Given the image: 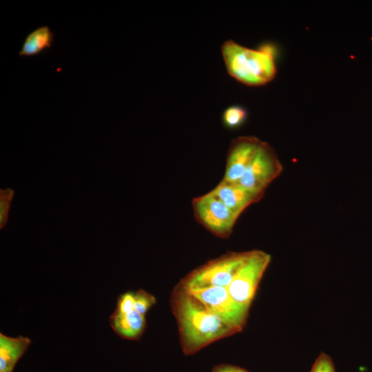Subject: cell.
<instances>
[{
	"instance_id": "obj_1",
	"label": "cell",
	"mask_w": 372,
	"mask_h": 372,
	"mask_svg": "<svg viewBox=\"0 0 372 372\" xmlns=\"http://www.w3.org/2000/svg\"><path fill=\"white\" fill-rule=\"evenodd\" d=\"M170 305L185 355H193L215 341L238 333L206 308L180 282L172 292Z\"/></svg>"
},
{
	"instance_id": "obj_2",
	"label": "cell",
	"mask_w": 372,
	"mask_h": 372,
	"mask_svg": "<svg viewBox=\"0 0 372 372\" xmlns=\"http://www.w3.org/2000/svg\"><path fill=\"white\" fill-rule=\"evenodd\" d=\"M221 52L229 75L246 85H263L276 76L274 51L269 45L253 50L229 40Z\"/></svg>"
},
{
	"instance_id": "obj_3",
	"label": "cell",
	"mask_w": 372,
	"mask_h": 372,
	"mask_svg": "<svg viewBox=\"0 0 372 372\" xmlns=\"http://www.w3.org/2000/svg\"><path fill=\"white\" fill-rule=\"evenodd\" d=\"M247 251H229L187 274L180 282L187 289L225 287L249 255Z\"/></svg>"
},
{
	"instance_id": "obj_4",
	"label": "cell",
	"mask_w": 372,
	"mask_h": 372,
	"mask_svg": "<svg viewBox=\"0 0 372 372\" xmlns=\"http://www.w3.org/2000/svg\"><path fill=\"white\" fill-rule=\"evenodd\" d=\"M271 262V256L262 250H251L227 287L230 297L245 313L254 298L259 283Z\"/></svg>"
},
{
	"instance_id": "obj_5",
	"label": "cell",
	"mask_w": 372,
	"mask_h": 372,
	"mask_svg": "<svg viewBox=\"0 0 372 372\" xmlns=\"http://www.w3.org/2000/svg\"><path fill=\"white\" fill-rule=\"evenodd\" d=\"M196 220L214 236L228 238L239 216L228 208L211 192L193 198Z\"/></svg>"
},
{
	"instance_id": "obj_6",
	"label": "cell",
	"mask_w": 372,
	"mask_h": 372,
	"mask_svg": "<svg viewBox=\"0 0 372 372\" xmlns=\"http://www.w3.org/2000/svg\"><path fill=\"white\" fill-rule=\"evenodd\" d=\"M282 169V165L274 149L263 141L256 156L236 183L247 189L265 193Z\"/></svg>"
},
{
	"instance_id": "obj_7",
	"label": "cell",
	"mask_w": 372,
	"mask_h": 372,
	"mask_svg": "<svg viewBox=\"0 0 372 372\" xmlns=\"http://www.w3.org/2000/svg\"><path fill=\"white\" fill-rule=\"evenodd\" d=\"M187 289L206 308L238 333L243 329L248 314L236 304L227 288L215 287Z\"/></svg>"
},
{
	"instance_id": "obj_8",
	"label": "cell",
	"mask_w": 372,
	"mask_h": 372,
	"mask_svg": "<svg viewBox=\"0 0 372 372\" xmlns=\"http://www.w3.org/2000/svg\"><path fill=\"white\" fill-rule=\"evenodd\" d=\"M262 142L253 136H242L232 140L227 152L225 172L221 181L238 183L256 156Z\"/></svg>"
},
{
	"instance_id": "obj_9",
	"label": "cell",
	"mask_w": 372,
	"mask_h": 372,
	"mask_svg": "<svg viewBox=\"0 0 372 372\" xmlns=\"http://www.w3.org/2000/svg\"><path fill=\"white\" fill-rule=\"evenodd\" d=\"M210 192L238 216L249 206L260 200L265 194L247 189L236 183L223 181Z\"/></svg>"
},
{
	"instance_id": "obj_10",
	"label": "cell",
	"mask_w": 372,
	"mask_h": 372,
	"mask_svg": "<svg viewBox=\"0 0 372 372\" xmlns=\"http://www.w3.org/2000/svg\"><path fill=\"white\" fill-rule=\"evenodd\" d=\"M108 321L117 335L125 340H139L147 327L145 316L134 309L127 313L114 311Z\"/></svg>"
},
{
	"instance_id": "obj_11",
	"label": "cell",
	"mask_w": 372,
	"mask_h": 372,
	"mask_svg": "<svg viewBox=\"0 0 372 372\" xmlns=\"http://www.w3.org/2000/svg\"><path fill=\"white\" fill-rule=\"evenodd\" d=\"M31 342L28 337H9L0 333V372H12Z\"/></svg>"
},
{
	"instance_id": "obj_12",
	"label": "cell",
	"mask_w": 372,
	"mask_h": 372,
	"mask_svg": "<svg viewBox=\"0 0 372 372\" xmlns=\"http://www.w3.org/2000/svg\"><path fill=\"white\" fill-rule=\"evenodd\" d=\"M54 41V32L49 26L43 25L30 32L25 37L21 49L19 52L20 56H32L38 55L52 46Z\"/></svg>"
},
{
	"instance_id": "obj_13",
	"label": "cell",
	"mask_w": 372,
	"mask_h": 372,
	"mask_svg": "<svg viewBox=\"0 0 372 372\" xmlns=\"http://www.w3.org/2000/svg\"><path fill=\"white\" fill-rule=\"evenodd\" d=\"M246 118V110L243 107L236 105L227 108L223 115V123L229 128L239 127Z\"/></svg>"
},
{
	"instance_id": "obj_14",
	"label": "cell",
	"mask_w": 372,
	"mask_h": 372,
	"mask_svg": "<svg viewBox=\"0 0 372 372\" xmlns=\"http://www.w3.org/2000/svg\"><path fill=\"white\" fill-rule=\"evenodd\" d=\"M156 302L155 297L143 289H139L134 292V308L142 315L145 316Z\"/></svg>"
},
{
	"instance_id": "obj_15",
	"label": "cell",
	"mask_w": 372,
	"mask_h": 372,
	"mask_svg": "<svg viewBox=\"0 0 372 372\" xmlns=\"http://www.w3.org/2000/svg\"><path fill=\"white\" fill-rule=\"evenodd\" d=\"M14 192L10 189L1 190L0 203V224L1 227L6 223L8 214L10 209V204L13 197Z\"/></svg>"
},
{
	"instance_id": "obj_16",
	"label": "cell",
	"mask_w": 372,
	"mask_h": 372,
	"mask_svg": "<svg viewBox=\"0 0 372 372\" xmlns=\"http://www.w3.org/2000/svg\"><path fill=\"white\" fill-rule=\"evenodd\" d=\"M311 372H335L331 359L322 353L316 360Z\"/></svg>"
},
{
	"instance_id": "obj_17",
	"label": "cell",
	"mask_w": 372,
	"mask_h": 372,
	"mask_svg": "<svg viewBox=\"0 0 372 372\" xmlns=\"http://www.w3.org/2000/svg\"><path fill=\"white\" fill-rule=\"evenodd\" d=\"M211 372H249V371L237 366L228 364H220L214 366Z\"/></svg>"
}]
</instances>
